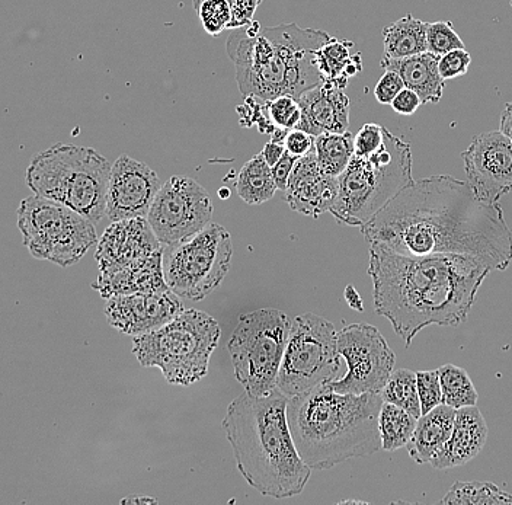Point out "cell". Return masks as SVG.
<instances>
[{"label": "cell", "instance_id": "11", "mask_svg": "<svg viewBox=\"0 0 512 505\" xmlns=\"http://www.w3.org/2000/svg\"><path fill=\"white\" fill-rule=\"evenodd\" d=\"M339 370L341 356L334 324L315 313L294 318L278 372L277 388L291 398L338 379Z\"/></svg>", "mask_w": 512, "mask_h": 505}, {"label": "cell", "instance_id": "35", "mask_svg": "<svg viewBox=\"0 0 512 505\" xmlns=\"http://www.w3.org/2000/svg\"><path fill=\"white\" fill-rule=\"evenodd\" d=\"M428 51L443 56L448 51L466 49L451 22H432L427 28Z\"/></svg>", "mask_w": 512, "mask_h": 505}, {"label": "cell", "instance_id": "15", "mask_svg": "<svg viewBox=\"0 0 512 505\" xmlns=\"http://www.w3.org/2000/svg\"><path fill=\"white\" fill-rule=\"evenodd\" d=\"M467 182L476 196L496 203L512 191V143L499 131H486L462 153Z\"/></svg>", "mask_w": 512, "mask_h": 505}, {"label": "cell", "instance_id": "44", "mask_svg": "<svg viewBox=\"0 0 512 505\" xmlns=\"http://www.w3.org/2000/svg\"><path fill=\"white\" fill-rule=\"evenodd\" d=\"M390 105L400 115H412L421 107L422 102L412 89L405 88L399 92L398 97L393 99Z\"/></svg>", "mask_w": 512, "mask_h": 505}, {"label": "cell", "instance_id": "47", "mask_svg": "<svg viewBox=\"0 0 512 505\" xmlns=\"http://www.w3.org/2000/svg\"><path fill=\"white\" fill-rule=\"evenodd\" d=\"M345 300H347L350 308L358 310V312H363V300H361L360 294H358L354 287L348 286L347 289H345Z\"/></svg>", "mask_w": 512, "mask_h": 505}, {"label": "cell", "instance_id": "24", "mask_svg": "<svg viewBox=\"0 0 512 505\" xmlns=\"http://www.w3.org/2000/svg\"><path fill=\"white\" fill-rule=\"evenodd\" d=\"M454 420H456V409L446 404H441L440 407L421 415L416 423L414 436L406 446L409 456L418 465L431 463L450 439Z\"/></svg>", "mask_w": 512, "mask_h": 505}, {"label": "cell", "instance_id": "10", "mask_svg": "<svg viewBox=\"0 0 512 505\" xmlns=\"http://www.w3.org/2000/svg\"><path fill=\"white\" fill-rule=\"evenodd\" d=\"M16 214L24 245L37 260L72 267L98 242L95 223L57 201L34 194Z\"/></svg>", "mask_w": 512, "mask_h": 505}, {"label": "cell", "instance_id": "22", "mask_svg": "<svg viewBox=\"0 0 512 505\" xmlns=\"http://www.w3.org/2000/svg\"><path fill=\"white\" fill-rule=\"evenodd\" d=\"M92 287L104 299L127 294L168 292L171 289L163 271V249L130 267L111 273H99Z\"/></svg>", "mask_w": 512, "mask_h": 505}, {"label": "cell", "instance_id": "29", "mask_svg": "<svg viewBox=\"0 0 512 505\" xmlns=\"http://www.w3.org/2000/svg\"><path fill=\"white\" fill-rule=\"evenodd\" d=\"M418 423V418L409 414L405 409L384 402L379 414V433L382 449L386 452H396L408 446Z\"/></svg>", "mask_w": 512, "mask_h": 505}, {"label": "cell", "instance_id": "42", "mask_svg": "<svg viewBox=\"0 0 512 505\" xmlns=\"http://www.w3.org/2000/svg\"><path fill=\"white\" fill-rule=\"evenodd\" d=\"M262 0H235L230 8H232V19H230L229 28L227 30H238V28L246 27L254 21V15Z\"/></svg>", "mask_w": 512, "mask_h": 505}, {"label": "cell", "instance_id": "36", "mask_svg": "<svg viewBox=\"0 0 512 505\" xmlns=\"http://www.w3.org/2000/svg\"><path fill=\"white\" fill-rule=\"evenodd\" d=\"M416 383H418L422 415L444 404L438 370H425V372L416 373Z\"/></svg>", "mask_w": 512, "mask_h": 505}, {"label": "cell", "instance_id": "23", "mask_svg": "<svg viewBox=\"0 0 512 505\" xmlns=\"http://www.w3.org/2000/svg\"><path fill=\"white\" fill-rule=\"evenodd\" d=\"M440 57L431 51L405 57V59H387L383 57L384 70L398 73L405 83V88L412 89L422 104H437L443 98L444 81L438 70Z\"/></svg>", "mask_w": 512, "mask_h": 505}, {"label": "cell", "instance_id": "45", "mask_svg": "<svg viewBox=\"0 0 512 505\" xmlns=\"http://www.w3.org/2000/svg\"><path fill=\"white\" fill-rule=\"evenodd\" d=\"M286 153V146H284V143H277V142H268L267 145L264 146V150H262L261 155L264 156L265 162L268 163V165L274 166L275 163L280 161L281 156Z\"/></svg>", "mask_w": 512, "mask_h": 505}, {"label": "cell", "instance_id": "33", "mask_svg": "<svg viewBox=\"0 0 512 505\" xmlns=\"http://www.w3.org/2000/svg\"><path fill=\"white\" fill-rule=\"evenodd\" d=\"M192 2L204 30L211 37H217L229 28L232 8L227 0H192Z\"/></svg>", "mask_w": 512, "mask_h": 505}, {"label": "cell", "instance_id": "8", "mask_svg": "<svg viewBox=\"0 0 512 505\" xmlns=\"http://www.w3.org/2000/svg\"><path fill=\"white\" fill-rule=\"evenodd\" d=\"M220 325L201 310H184L156 331L134 337L133 354L143 367H158L171 385L190 386L208 373Z\"/></svg>", "mask_w": 512, "mask_h": 505}, {"label": "cell", "instance_id": "3", "mask_svg": "<svg viewBox=\"0 0 512 505\" xmlns=\"http://www.w3.org/2000/svg\"><path fill=\"white\" fill-rule=\"evenodd\" d=\"M287 401L278 388L265 396L245 392L223 420L239 472L259 494L275 500L302 494L312 475L291 437Z\"/></svg>", "mask_w": 512, "mask_h": 505}, {"label": "cell", "instance_id": "2", "mask_svg": "<svg viewBox=\"0 0 512 505\" xmlns=\"http://www.w3.org/2000/svg\"><path fill=\"white\" fill-rule=\"evenodd\" d=\"M374 308L411 347L427 326L463 324L491 268L462 255H403L370 244Z\"/></svg>", "mask_w": 512, "mask_h": 505}, {"label": "cell", "instance_id": "38", "mask_svg": "<svg viewBox=\"0 0 512 505\" xmlns=\"http://www.w3.org/2000/svg\"><path fill=\"white\" fill-rule=\"evenodd\" d=\"M384 134L386 127L374 123L364 124L354 136V155L367 158L376 153L383 146Z\"/></svg>", "mask_w": 512, "mask_h": 505}, {"label": "cell", "instance_id": "30", "mask_svg": "<svg viewBox=\"0 0 512 505\" xmlns=\"http://www.w3.org/2000/svg\"><path fill=\"white\" fill-rule=\"evenodd\" d=\"M444 505H501L512 504V495L492 482L457 481L440 500Z\"/></svg>", "mask_w": 512, "mask_h": 505}, {"label": "cell", "instance_id": "34", "mask_svg": "<svg viewBox=\"0 0 512 505\" xmlns=\"http://www.w3.org/2000/svg\"><path fill=\"white\" fill-rule=\"evenodd\" d=\"M265 108H267L272 124L278 129H296L300 118H302L299 101L291 95H280V97L265 101Z\"/></svg>", "mask_w": 512, "mask_h": 505}, {"label": "cell", "instance_id": "32", "mask_svg": "<svg viewBox=\"0 0 512 505\" xmlns=\"http://www.w3.org/2000/svg\"><path fill=\"white\" fill-rule=\"evenodd\" d=\"M382 398L384 402L405 409L409 414L419 418L422 415L421 402H419L418 383L416 373L408 369L393 370L386 385H384Z\"/></svg>", "mask_w": 512, "mask_h": 505}, {"label": "cell", "instance_id": "26", "mask_svg": "<svg viewBox=\"0 0 512 505\" xmlns=\"http://www.w3.org/2000/svg\"><path fill=\"white\" fill-rule=\"evenodd\" d=\"M427 22L411 14L383 28L384 57L405 59L428 51Z\"/></svg>", "mask_w": 512, "mask_h": 505}, {"label": "cell", "instance_id": "6", "mask_svg": "<svg viewBox=\"0 0 512 505\" xmlns=\"http://www.w3.org/2000/svg\"><path fill=\"white\" fill-rule=\"evenodd\" d=\"M112 165L92 147L56 143L31 159L25 184L35 196L57 201L92 223L107 216Z\"/></svg>", "mask_w": 512, "mask_h": 505}, {"label": "cell", "instance_id": "19", "mask_svg": "<svg viewBox=\"0 0 512 505\" xmlns=\"http://www.w3.org/2000/svg\"><path fill=\"white\" fill-rule=\"evenodd\" d=\"M338 194V177L322 171L313 149L297 159L284 191V200L294 212L316 219L320 214L331 212Z\"/></svg>", "mask_w": 512, "mask_h": 505}, {"label": "cell", "instance_id": "4", "mask_svg": "<svg viewBox=\"0 0 512 505\" xmlns=\"http://www.w3.org/2000/svg\"><path fill=\"white\" fill-rule=\"evenodd\" d=\"M382 405V393H338L329 383L288 398V427L303 462L312 471H328L379 452Z\"/></svg>", "mask_w": 512, "mask_h": 505}, {"label": "cell", "instance_id": "5", "mask_svg": "<svg viewBox=\"0 0 512 505\" xmlns=\"http://www.w3.org/2000/svg\"><path fill=\"white\" fill-rule=\"evenodd\" d=\"M331 38L325 31L302 28L294 22L262 28L252 21L233 30L226 49L235 66L240 94L262 102L280 95L299 98L322 82L315 53Z\"/></svg>", "mask_w": 512, "mask_h": 505}, {"label": "cell", "instance_id": "9", "mask_svg": "<svg viewBox=\"0 0 512 505\" xmlns=\"http://www.w3.org/2000/svg\"><path fill=\"white\" fill-rule=\"evenodd\" d=\"M290 328L291 319L283 310L264 308L239 316L227 350L245 392L265 396L277 389Z\"/></svg>", "mask_w": 512, "mask_h": 505}, {"label": "cell", "instance_id": "12", "mask_svg": "<svg viewBox=\"0 0 512 505\" xmlns=\"http://www.w3.org/2000/svg\"><path fill=\"white\" fill-rule=\"evenodd\" d=\"M232 236L222 225L210 223L188 241L171 248L163 271L169 289L182 299H206L222 284L232 262Z\"/></svg>", "mask_w": 512, "mask_h": 505}, {"label": "cell", "instance_id": "28", "mask_svg": "<svg viewBox=\"0 0 512 505\" xmlns=\"http://www.w3.org/2000/svg\"><path fill=\"white\" fill-rule=\"evenodd\" d=\"M315 153L323 172L339 177L354 156V134L323 133L316 137Z\"/></svg>", "mask_w": 512, "mask_h": 505}, {"label": "cell", "instance_id": "43", "mask_svg": "<svg viewBox=\"0 0 512 505\" xmlns=\"http://www.w3.org/2000/svg\"><path fill=\"white\" fill-rule=\"evenodd\" d=\"M297 159L299 158H296V156L290 155V153L286 152L281 156L280 161L272 166V177H274L277 190L286 191L288 180H290V175L291 172H293Z\"/></svg>", "mask_w": 512, "mask_h": 505}, {"label": "cell", "instance_id": "13", "mask_svg": "<svg viewBox=\"0 0 512 505\" xmlns=\"http://www.w3.org/2000/svg\"><path fill=\"white\" fill-rule=\"evenodd\" d=\"M338 353L347 373L329 382L338 393H380L395 370L396 356L376 326L352 324L338 332Z\"/></svg>", "mask_w": 512, "mask_h": 505}, {"label": "cell", "instance_id": "7", "mask_svg": "<svg viewBox=\"0 0 512 505\" xmlns=\"http://www.w3.org/2000/svg\"><path fill=\"white\" fill-rule=\"evenodd\" d=\"M338 180V198L329 213L341 225L361 228L414 181L411 145L386 129L383 146L367 158L352 156Z\"/></svg>", "mask_w": 512, "mask_h": 505}, {"label": "cell", "instance_id": "14", "mask_svg": "<svg viewBox=\"0 0 512 505\" xmlns=\"http://www.w3.org/2000/svg\"><path fill=\"white\" fill-rule=\"evenodd\" d=\"M213 203L206 188L188 177H172L160 187L147 220L160 244L175 248L206 229Z\"/></svg>", "mask_w": 512, "mask_h": 505}, {"label": "cell", "instance_id": "21", "mask_svg": "<svg viewBox=\"0 0 512 505\" xmlns=\"http://www.w3.org/2000/svg\"><path fill=\"white\" fill-rule=\"evenodd\" d=\"M488 434V424L476 405L457 409L450 439L431 460L432 468L447 471L466 465L482 452Z\"/></svg>", "mask_w": 512, "mask_h": 505}, {"label": "cell", "instance_id": "27", "mask_svg": "<svg viewBox=\"0 0 512 505\" xmlns=\"http://www.w3.org/2000/svg\"><path fill=\"white\" fill-rule=\"evenodd\" d=\"M235 185L239 197L249 206L264 204L265 201L271 200L277 191L271 166L265 162L261 153L243 165Z\"/></svg>", "mask_w": 512, "mask_h": 505}, {"label": "cell", "instance_id": "48", "mask_svg": "<svg viewBox=\"0 0 512 505\" xmlns=\"http://www.w3.org/2000/svg\"><path fill=\"white\" fill-rule=\"evenodd\" d=\"M220 196H222V198H227L230 196V191H227L226 188H222V193H220Z\"/></svg>", "mask_w": 512, "mask_h": 505}, {"label": "cell", "instance_id": "20", "mask_svg": "<svg viewBox=\"0 0 512 505\" xmlns=\"http://www.w3.org/2000/svg\"><path fill=\"white\" fill-rule=\"evenodd\" d=\"M302 118L296 129L318 137L323 133H345L350 127V98L344 89L322 81L299 98Z\"/></svg>", "mask_w": 512, "mask_h": 505}, {"label": "cell", "instance_id": "16", "mask_svg": "<svg viewBox=\"0 0 512 505\" xmlns=\"http://www.w3.org/2000/svg\"><path fill=\"white\" fill-rule=\"evenodd\" d=\"M160 187L158 174L150 166L121 155L111 169L107 196L108 219L118 222L133 217H147Z\"/></svg>", "mask_w": 512, "mask_h": 505}, {"label": "cell", "instance_id": "46", "mask_svg": "<svg viewBox=\"0 0 512 505\" xmlns=\"http://www.w3.org/2000/svg\"><path fill=\"white\" fill-rule=\"evenodd\" d=\"M499 130L511 140L512 143V102L505 105L504 113L501 115V123H499Z\"/></svg>", "mask_w": 512, "mask_h": 505}, {"label": "cell", "instance_id": "1", "mask_svg": "<svg viewBox=\"0 0 512 505\" xmlns=\"http://www.w3.org/2000/svg\"><path fill=\"white\" fill-rule=\"evenodd\" d=\"M361 233L368 244L403 255H462L498 271L512 261V232L499 204L448 175L412 181Z\"/></svg>", "mask_w": 512, "mask_h": 505}, {"label": "cell", "instance_id": "40", "mask_svg": "<svg viewBox=\"0 0 512 505\" xmlns=\"http://www.w3.org/2000/svg\"><path fill=\"white\" fill-rule=\"evenodd\" d=\"M403 89H405V83H403L398 73L393 72V70H386V73L377 82L374 97L380 104L390 105Z\"/></svg>", "mask_w": 512, "mask_h": 505}, {"label": "cell", "instance_id": "18", "mask_svg": "<svg viewBox=\"0 0 512 505\" xmlns=\"http://www.w3.org/2000/svg\"><path fill=\"white\" fill-rule=\"evenodd\" d=\"M160 249L163 245L156 238L147 217H133L108 226L98 242L95 260L98 261L99 273H111L130 267Z\"/></svg>", "mask_w": 512, "mask_h": 505}, {"label": "cell", "instance_id": "41", "mask_svg": "<svg viewBox=\"0 0 512 505\" xmlns=\"http://www.w3.org/2000/svg\"><path fill=\"white\" fill-rule=\"evenodd\" d=\"M315 140L316 137L312 134L300 129H293L288 130L284 146H286L287 153L296 156V158H302V156L315 149Z\"/></svg>", "mask_w": 512, "mask_h": 505}, {"label": "cell", "instance_id": "37", "mask_svg": "<svg viewBox=\"0 0 512 505\" xmlns=\"http://www.w3.org/2000/svg\"><path fill=\"white\" fill-rule=\"evenodd\" d=\"M238 113L242 126H256L261 133L270 134V136L278 129V127L272 124L270 117H268L265 102H259V99L245 97V104H243L242 107L239 105Z\"/></svg>", "mask_w": 512, "mask_h": 505}, {"label": "cell", "instance_id": "31", "mask_svg": "<svg viewBox=\"0 0 512 505\" xmlns=\"http://www.w3.org/2000/svg\"><path fill=\"white\" fill-rule=\"evenodd\" d=\"M443 401L448 407L456 409L478 405V391L470 380L469 373L462 367L446 364L438 369Z\"/></svg>", "mask_w": 512, "mask_h": 505}, {"label": "cell", "instance_id": "39", "mask_svg": "<svg viewBox=\"0 0 512 505\" xmlns=\"http://www.w3.org/2000/svg\"><path fill=\"white\" fill-rule=\"evenodd\" d=\"M470 63H472V57L466 49L448 51L440 57L438 70H440V75L443 76L444 81H448V79L466 75Z\"/></svg>", "mask_w": 512, "mask_h": 505}, {"label": "cell", "instance_id": "25", "mask_svg": "<svg viewBox=\"0 0 512 505\" xmlns=\"http://www.w3.org/2000/svg\"><path fill=\"white\" fill-rule=\"evenodd\" d=\"M352 41L331 38L315 53L316 67L322 75V81L336 88H347L348 81L363 72L361 54H351Z\"/></svg>", "mask_w": 512, "mask_h": 505}, {"label": "cell", "instance_id": "17", "mask_svg": "<svg viewBox=\"0 0 512 505\" xmlns=\"http://www.w3.org/2000/svg\"><path fill=\"white\" fill-rule=\"evenodd\" d=\"M182 312L184 306L172 290L114 296L105 305L108 324L131 337L156 331Z\"/></svg>", "mask_w": 512, "mask_h": 505}]
</instances>
